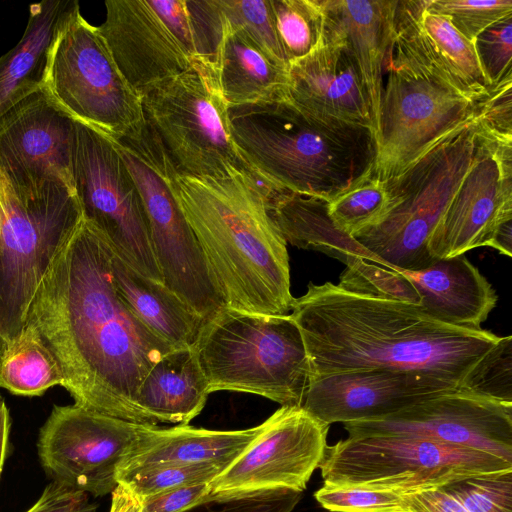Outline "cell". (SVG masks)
Segmentation results:
<instances>
[{
	"label": "cell",
	"instance_id": "obj_1",
	"mask_svg": "<svg viewBox=\"0 0 512 512\" xmlns=\"http://www.w3.org/2000/svg\"><path fill=\"white\" fill-rule=\"evenodd\" d=\"M111 250L84 218L60 248L30 303L26 324L58 360L74 404L146 425L137 406L149 370L174 350L127 308Z\"/></svg>",
	"mask_w": 512,
	"mask_h": 512
},
{
	"label": "cell",
	"instance_id": "obj_2",
	"mask_svg": "<svg viewBox=\"0 0 512 512\" xmlns=\"http://www.w3.org/2000/svg\"><path fill=\"white\" fill-rule=\"evenodd\" d=\"M291 317L311 377L364 370L416 373L470 391L486 355L501 340L482 328L441 322L419 306L309 283ZM310 377V378H311Z\"/></svg>",
	"mask_w": 512,
	"mask_h": 512
},
{
	"label": "cell",
	"instance_id": "obj_3",
	"mask_svg": "<svg viewBox=\"0 0 512 512\" xmlns=\"http://www.w3.org/2000/svg\"><path fill=\"white\" fill-rule=\"evenodd\" d=\"M170 186L226 307L288 314L294 297L287 243L268 211L274 191L243 170L197 178L173 168Z\"/></svg>",
	"mask_w": 512,
	"mask_h": 512
},
{
	"label": "cell",
	"instance_id": "obj_4",
	"mask_svg": "<svg viewBox=\"0 0 512 512\" xmlns=\"http://www.w3.org/2000/svg\"><path fill=\"white\" fill-rule=\"evenodd\" d=\"M232 140L259 182L330 201L372 173L376 147L370 128L322 117L288 95L227 107Z\"/></svg>",
	"mask_w": 512,
	"mask_h": 512
},
{
	"label": "cell",
	"instance_id": "obj_5",
	"mask_svg": "<svg viewBox=\"0 0 512 512\" xmlns=\"http://www.w3.org/2000/svg\"><path fill=\"white\" fill-rule=\"evenodd\" d=\"M209 392L235 391L301 406L311 368L290 314L222 309L205 321L196 344Z\"/></svg>",
	"mask_w": 512,
	"mask_h": 512
},
{
	"label": "cell",
	"instance_id": "obj_6",
	"mask_svg": "<svg viewBox=\"0 0 512 512\" xmlns=\"http://www.w3.org/2000/svg\"><path fill=\"white\" fill-rule=\"evenodd\" d=\"M476 117L443 137L400 174L383 181L380 221L354 239L398 271H419L435 259L432 232L468 173L477 149Z\"/></svg>",
	"mask_w": 512,
	"mask_h": 512
},
{
	"label": "cell",
	"instance_id": "obj_7",
	"mask_svg": "<svg viewBox=\"0 0 512 512\" xmlns=\"http://www.w3.org/2000/svg\"><path fill=\"white\" fill-rule=\"evenodd\" d=\"M83 219L75 190L14 188L0 170V341L3 352L26 324L35 291Z\"/></svg>",
	"mask_w": 512,
	"mask_h": 512
},
{
	"label": "cell",
	"instance_id": "obj_8",
	"mask_svg": "<svg viewBox=\"0 0 512 512\" xmlns=\"http://www.w3.org/2000/svg\"><path fill=\"white\" fill-rule=\"evenodd\" d=\"M319 469L324 485L413 495L471 476L511 470L512 463L425 438L365 435L327 446Z\"/></svg>",
	"mask_w": 512,
	"mask_h": 512
},
{
	"label": "cell",
	"instance_id": "obj_9",
	"mask_svg": "<svg viewBox=\"0 0 512 512\" xmlns=\"http://www.w3.org/2000/svg\"><path fill=\"white\" fill-rule=\"evenodd\" d=\"M114 143L140 194L164 284L205 321L212 319L226 304L171 190L173 164L146 121Z\"/></svg>",
	"mask_w": 512,
	"mask_h": 512
},
{
	"label": "cell",
	"instance_id": "obj_10",
	"mask_svg": "<svg viewBox=\"0 0 512 512\" xmlns=\"http://www.w3.org/2000/svg\"><path fill=\"white\" fill-rule=\"evenodd\" d=\"M41 91L63 113L117 140L144 123L142 97L77 6L51 46Z\"/></svg>",
	"mask_w": 512,
	"mask_h": 512
},
{
	"label": "cell",
	"instance_id": "obj_11",
	"mask_svg": "<svg viewBox=\"0 0 512 512\" xmlns=\"http://www.w3.org/2000/svg\"><path fill=\"white\" fill-rule=\"evenodd\" d=\"M142 106L146 123L179 174L218 178L250 172L232 140L228 106L209 65L198 63L159 83L142 96Z\"/></svg>",
	"mask_w": 512,
	"mask_h": 512
},
{
	"label": "cell",
	"instance_id": "obj_12",
	"mask_svg": "<svg viewBox=\"0 0 512 512\" xmlns=\"http://www.w3.org/2000/svg\"><path fill=\"white\" fill-rule=\"evenodd\" d=\"M384 70L388 78L372 169L381 181L400 174L443 137L473 120L478 102L413 60L390 54Z\"/></svg>",
	"mask_w": 512,
	"mask_h": 512
},
{
	"label": "cell",
	"instance_id": "obj_13",
	"mask_svg": "<svg viewBox=\"0 0 512 512\" xmlns=\"http://www.w3.org/2000/svg\"><path fill=\"white\" fill-rule=\"evenodd\" d=\"M72 175L83 218L112 253L140 275L164 283L140 194L114 140L75 122Z\"/></svg>",
	"mask_w": 512,
	"mask_h": 512
},
{
	"label": "cell",
	"instance_id": "obj_14",
	"mask_svg": "<svg viewBox=\"0 0 512 512\" xmlns=\"http://www.w3.org/2000/svg\"><path fill=\"white\" fill-rule=\"evenodd\" d=\"M329 427L301 406L280 407L248 447L209 482L210 504L268 490L303 492L324 458Z\"/></svg>",
	"mask_w": 512,
	"mask_h": 512
},
{
	"label": "cell",
	"instance_id": "obj_15",
	"mask_svg": "<svg viewBox=\"0 0 512 512\" xmlns=\"http://www.w3.org/2000/svg\"><path fill=\"white\" fill-rule=\"evenodd\" d=\"M137 425L76 404L54 405L39 431L41 467L52 482L103 497L118 485Z\"/></svg>",
	"mask_w": 512,
	"mask_h": 512
},
{
	"label": "cell",
	"instance_id": "obj_16",
	"mask_svg": "<svg viewBox=\"0 0 512 512\" xmlns=\"http://www.w3.org/2000/svg\"><path fill=\"white\" fill-rule=\"evenodd\" d=\"M348 436L425 438L483 451L512 463V403L467 390L439 395L391 415L343 423Z\"/></svg>",
	"mask_w": 512,
	"mask_h": 512
},
{
	"label": "cell",
	"instance_id": "obj_17",
	"mask_svg": "<svg viewBox=\"0 0 512 512\" xmlns=\"http://www.w3.org/2000/svg\"><path fill=\"white\" fill-rule=\"evenodd\" d=\"M512 220V141L484 135L478 128L473 163L431 234L434 259L452 258L489 246L496 230Z\"/></svg>",
	"mask_w": 512,
	"mask_h": 512
},
{
	"label": "cell",
	"instance_id": "obj_18",
	"mask_svg": "<svg viewBox=\"0 0 512 512\" xmlns=\"http://www.w3.org/2000/svg\"><path fill=\"white\" fill-rule=\"evenodd\" d=\"M74 142L75 121L39 90L0 117V170L18 190L74 189Z\"/></svg>",
	"mask_w": 512,
	"mask_h": 512
},
{
	"label": "cell",
	"instance_id": "obj_19",
	"mask_svg": "<svg viewBox=\"0 0 512 512\" xmlns=\"http://www.w3.org/2000/svg\"><path fill=\"white\" fill-rule=\"evenodd\" d=\"M457 390L463 389L416 373L352 371L311 377L302 408L331 425L385 417Z\"/></svg>",
	"mask_w": 512,
	"mask_h": 512
},
{
	"label": "cell",
	"instance_id": "obj_20",
	"mask_svg": "<svg viewBox=\"0 0 512 512\" xmlns=\"http://www.w3.org/2000/svg\"><path fill=\"white\" fill-rule=\"evenodd\" d=\"M105 7L98 31L119 71L141 97L202 63L190 56L147 0H107Z\"/></svg>",
	"mask_w": 512,
	"mask_h": 512
},
{
	"label": "cell",
	"instance_id": "obj_21",
	"mask_svg": "<svg viewBox=\"0 0 512 512\" xmlns=\"http://www.w3.org/2000/svg\"><path fill=\"white\" fill-rule=\"evenodd\" d=\"M289 99L322 117L368 127L370 103L357 65L347 47L324 35L308 55L288 63Z\"/></svg>",
	"mask_w": 512,
	"mask_h": 512
},
{
	"label": "cell",
	"instance_id": "obj_22",
	"mask_svg": "<svg viewBox=\"0 0 512 512\" xmlns=\"http://www.w3.org/2000/svg\"><path fill=\"white\" fill-rule=\"evenodd\" d=\"M396 4L397 0H321L324 35L342 42L359 70L370 103L374 140Z\"/></svg>",
	"mask_w": 512,
	"mask_h": 512
},
{
	"label": "cell",
	"instance_id": "obj_23",
	"mask_svg": "<svg viewBox=\"0 0 512 512\" xmlns=\"http://www.w3.org/2000/svg\"><path fill=\"white\" fill-rule=\"evenodd\" d=\"M262 428L263 423L242 430H208L188 424L170 428L138 424L134 441L119 467L117 481L163 466L210 463L224 470Z\"/></svg>",
	"mask_w": 512,
	"mask_h": 512
},
{
	"label": "cell",
	"instance_id": "obj_24",
	"mask_svg": "<svg viewBox=\"0 0 512 512\" xmlns=\"http://www.w3.org/2000/svg\"><path fill=\"white\" fill-rule=\"evenodd\" d=\"M420 295L419 307L455 326L481 328L498 300L496 291L464 254L435 259L419 271H400Z\"/></svg>",
	"mask_w": 512,
	"mask_h": 512
},
{
	"label": "cell",
	"instance_id": "obj_25",
	"mask_svg": "<svg viewBox=\"0 0 512 512\" xmlns=\"http://www.w3.org/2000/svg\"><path fill=\"white\" fill-rule=\"evenodd\" d=\"M221 24L222 36L211 68L226 105L287 96L288 63L270 53L245 30L231 28L222 19Z\"/></svg>",
	"mask_w": 512,
	"mask_h": 512
},
{
	"label": "cell",
	"instance_id": "obj_26",
	"mask_svg": "<svg viewBox=\"0 0 512 512\" xmlns=\"http://www.w3.org/2000/svg\"><path fill=\"white\" fill-rule=\"evenodd\" d=\"M210 394L195 346L174 349L144 377L137 406L146 425H187L200 414Z\"/></svg>",
	"mask_w": 512,
	"mask_h": 512
},
{
	"label": "cell",
	"instance_id": "obj_27",
	"mask_svg": "<svg viewBox=\"0 0 512 512\" xmlns=\"http://www.w3.org/2000/svg\"><path fill=\"white\" fill-rule=\"evenodd\" d=\"M76 0H42L31 4L23 36L0 56V117L41 90L51 46Z\"/></svg>",
	"mask_w": 512,
	"mask_h": 512
},
{
	"label": "cell",
	"instance_id": "obj_28",
	"mask_svg": "<svg viewBox=\"0 0 512 512\" xmlns=\"http://www.w3.org/2000/svg\"><path fill=\"white\" fill-rule=\"evenodd\" d=\"M111 265L118 295L151 333L172 349L196 344L205 323L197 312L164 283L140 275L113 253Z\"/></svg>",
	"mask_w": 512,
	"mask_h": 512
},
{
	"label": "cell",
	"instance_id": "obj_29",
	"mask_svg": "<svg viewBox=\"0 0 512 512\" xmlns=\"http://www.w3.org/2000/svg\"><path fill=\"white\" fill-rule=\"evenodd\" d=\"M268 211L286 243L320 251L345 264L361 258L391 268L336 228L328 215L327 201L323 199L277 191L268 198Z\"/></svg>",
	"mask_w": 512,
	"mask_h": 512
},
{
	"label": "cell",
	"instance_id": "obj_30",
	"mask_svg": "<svg viewBox=\"0 0 512 512\" xmlns=\"http://www.w3.org/2000/svg\"><path fill=\"white\" fill-rule=\"evenodd\" d=\"M61 366L40 334L25 325L0 356V387L19 396H41L63 385Z\"/></svg>",
	"mask_w": 512,
	"mask_h": 512
},
{
	"label": "cell",
	"instance_id": "obj_31",
	"mask_svg": "<svg viewBox=\"0 0 512 512\" xmlns=\"http://www.w3.org/2000/svg\"><path fill=\"white\" fill-rule=\"evenodd\" d=\"M429 0H421L418 25L424 40L438 63L474 100L486 93L484 77L474 43L464 37L450 20L428 9Z\"/></svg>",
	"mask_w": 512,
	"mask_h": 512
},
{
	"label": "cell",
	"instance_id": "obj_32",
	"mask_svg": "<svg viewBox=\"0 0 512 512\" xmlns=\"http://www.w3.org/2000/svg\"><path fill=\"white\" fill-rule=\"evenodd\" d=\"M270 3L287 63L308 55L323 43L321 0H270Z\"/></svg>",
	"mask_w": 512,
	"mask_h": 512
},
{
	"label": "cell",
	"instance_id": "obj_33",
	"mask_svg": "<svg viewBox=\"0 0 512 512\" xmlns=\"http://www.w3.org/2000/svg\"><path fill=\"white\" fill-rule=\"evenodd\" d=\"M387 202L383 181L369 173L328 201L327 212L337 229L354 238L380 221Z\"/></svg>",
	"mask_w": 512,
	"mask_h": 512
},
{
	"label": "cell",
	"instance_id": "obj_34",
	"mask_svg": "<svg viewBox=\"0 0 512 512\" xmlns=\"http://www.w3.org/2000/svg\"><path fill=\"white\" fill-rule=\"evenodd\" d=\"M340 276V288L372 297L394 299L419 306L420 295L400 271L357 258L346 264Z\"/></svg>",
	"mask_w": 512,
	"mask_h": 512
},
{
	"label": "cell",
	"instance_id": "obj_35",
	"mask_svg": "<svg viewBox=\"0 0 512 512\" xmlns=\"http://www.w3.org/2000/svg\"><path fill=\"white\" fill-rule=\"evenodd\" d=\"M441 489L469 512H512V469L471 476Z\"/></svg>",
	"mask_w": 512,
	"mask_h": 512
},
{
	"label": "cell",
	"instance_id": "obj_36",
	"mask_svg": "<svg viewBox=\"0 0 512 512\" xmlns=\"http://www.w3.org/2000/svg\"><path fill=\"white\" fill-rule=\"evenodd\" d=\"M224 24L245 30L278 59L287 63L279 43L270 0H215Z\"/></svg>",
	"mask_w": 512,
	"mask_h": 512
},
{
	"label": "cell",
	"instance_id": "obj_37",
	"mask_svg": "<svg viewBox=\"0 0 512 512\" xmlns=\"http://www.w3.org/2000/svg\"><path fill=\"white\" fill-rule=\"evenodd\" d=\"M428 9L447 17L468 40L512 15V0H429Z\"/></svg>",
	"mask_w": 512,
	"mask_h": 512
},
{
	"label": "cell",
	"instance_id": "obj_38",
	"mask_svg": "<svg viewBox=\"0 0 512 512\" xmlns=\"http://www.w3.org/2000/svg\"><path fill=\"white\" fill-rule=\"evenodd\" d=\"M223 469L210 463L173 465L149 469L121 480L139 500L183 486L209 483Z\"/></svg>",
	"mask_w": 512,
	"mask_h": 512
},
{
	"label": "cell",
	"instance_id": "obj_39",
	"mask_svg": "<svg viewBox=\"0 0 512 512\" xmlns=\"http://www.w3.org/2000/svg\"><path fill=\"white\" fill-rule=\"evenodd\" d=\"M314 497L329 512H411L403 495L324 485Z\"/></svg>",
	"mask_w": 512,
	"mask_h": 512
},
{
	"label": "cell",
	"instance_id": "obj_40",
	"mask_svg": "<svg viewBox=\"0 0 512 512\" xmlns=\"http://www.w3.org/2000/svg\"><path fill=\"white\" fill-rule=\"evenodd\" d=\"M473 43L489 87L512 75V15L486 28Z\"/></svg>",
	"mask_w": 512,
	"mask_h": 512
},
{
	"label": "cell",
	"instance_id": "obj_41",
	"mask_svg": "<svg viewBox=\"0 0 512 512\" xmlns=\"http://www.w3.org/2000/svg\"><path fill=\"white\" fill-rule=\"evenodd\" d=\"M472 392L512 403V337L501 340L484 358Z\"/></svg>",
	"mask_w": 512,
	"mask_h": 512
},
{
	"label": "cell",
	"instance_id": "obj_42",
	"mask_svg": "<svg viewBox=\"0 0 512 512\" xmlns=\"http://www.w3.org/2000/svg\"><path fill=\"white\" fill-rule=\"evenodd\" d=\"M476 120L484 135L512 141V75L490 86L478 100Z\"/></svg>",
	"mask_w": 512,
	"mask_h": 512
},
{
	"label": "cell",
	"instance_id": "obj_43",
	"mask_svg": "<svg viewBox=\"0 0 512 512\" xmlns=\"http://www.w3.org/2000/svg\"><path fill=\"white\" fill-rule=\"evenodd\" d=\"M302 498V492L276 489L212 503L207 512H292Z\"/></svg>",
	"mask_w": 512,
	"mask_h": 512
},
{
	"label": "cell",
	"instance_id": "obj_44",
	"mask_svg": "<svg viewBox=\"0 0 512 512\" xmlns=\"http://www.w3.org/2000/svg\"><path fill=\"white\" fill-rule=\"evenodd\" d=\"M209 483H198L155 494L140 500L141 512H188L210 504Z\"/></svg>",
	"mask_w": 512,
	"mask_h": 512
},
{
	"label": "cell",
	"instance_id": "obj_45",
	"mask_svg": "<svg viewBox=\"0 0 512 512\" xmlns=\"http://www.w3.org/2000/svg\"><path fill=\"white\" fill-rule=\"evenodd\" d=\"M89 494L50 482L26 512H96Z\"/></svg>",
	"mask_w": 512,
	"mask_h": 512
},
{
	"label": "cell",
	"instance_id": "obj_46",
	"mask_svg": "<svg viewBox=\"0 0 512 512\" xmlns=\"http://www.w3.org/2000/svg\"><path fill=\"white\" fill-rule=\"evenodd\" d=\"M147 1L190 56L201 62L196 54L194 33L186 0Z\"/></svg>",
	"mask_w": 512,
	"mask_h": 512
},
{
	"label": "cell",
	"instance_id": "obj_47",
	"mask_svg": "<svg viewBox=\"0 0 512 512\" xmlns=\"http://www.w3.org/2000/svg\"><path fill=\"white\" fill-rule=\"evenodd\" d=\"M403 497L411 512H469L456 498L441 488Z\"/></svg>",
	"mask_w": 512,
	"mask_h": 512
},
{
	"label": "cell",
	"instance_id": "obj_48",
	"mask_svg": "<svg viewBox=\"0 0 512 512\" xmlns=\"http://www.w3.org/2000/svg\"><path fill=\"white\" fill-rule=\"evenodd\" d=\"M109 512H141L138 497L124 484H118L111 493Z\"/></svg>",
	"mask_w": 512,
	"mask_h": 512
},
{
	"label": "cell",
	"instance_id": "obj_49",
	"mask_svg": "<svg viewBox=\"0 0 512 512\" xmlns=\"http://www.w3.org/2000/svg\"><path fill=\"white\" fill-rule=\"evenodd\" d=\"M489 247L496 249L500 254L512 255V220L501 225L492 237Z\"/></svg>",
	"mask_w": 512,
	"mask_h": 512
},
{
	"label": "cell",
	"instance_id": "obj_50",
	"mask_svg": "<svg viewBox=\"0 0 512 512\" xmlns=\"http://www.w3.org/2000/svg\"><path fill=\"white\" fill-rule=\"evenodd\" d=\"M10 415L3 402L0 405V477L9 449Z\"/></svg>",
	"mask_w": 512,
	"mask_h": 512
},
{
	"label": "cell",
	"instance_id": "obj_51",
	"mask_svg": "<svg viewBox=\"0 0 512 512\" xmlns=\"http://www.w3.org/2000/svg\"><path fill=\"white\" fill-rule=\"evenodd\" d=\"M3 354V348H2V345H1V341H0V356Z\"/></svg>",
	"mask_w": 512,
	"mask_h": 512
},
{
	"label": "cell",
	"instance_id": "obj_52",
	"mask_svg": "<svg viewBox=\"0 0 512 512\" xmlns=\"http://www.w3.org/2000/svg\"><path fill=\"white\" fill-rule=\"evenodd\" d=\"M4 402V399L2 398V396L0 395V405Z\"/></svg>",
	"mask_w": 512,
	"mask_h": 512
}]
</instances>
